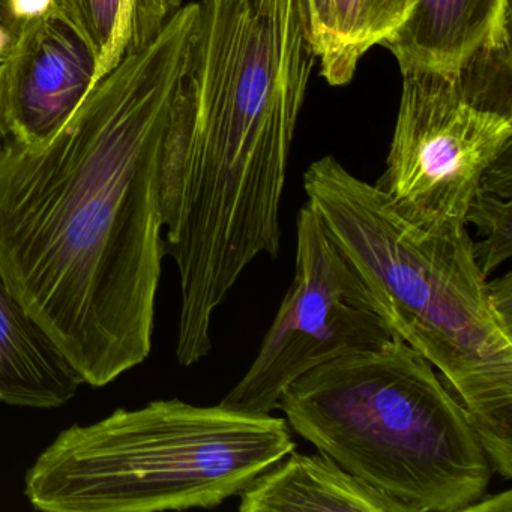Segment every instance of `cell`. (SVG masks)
I'll return each instance as SVG.
<instances>
[{
	"instance_id": "cell-1",
	"label": "cell",
	"mask_w": 512,
	"mask_h": 512,
	"mask_svg": "<svg viewBox=\"0 0 512 512\" xmlns=\"http://www.w3.org/2000/svg\"><path fill=\"white\" fill-rule=\"evenodd\" d=\"M196 22L184 5L55 136L0 148V274L92 386L151 352L164 155Z\"/></svg>"
},
{
	"instance_id": "cell-2",
	"label": "cell",
	"mask_w": 512,
	"mask_h": 512,
	"mask_svg": "<svg viewBox=\"0 0 512 512\" xmlns=\"http://www.w3.org/2000/svg\"><path fill=\"white\" fill-rule=\"evenodd\" d=\"M316 62L305 0L197 2L161 178L182 367L211 352L212 317L245 269L280 253L287 166Z\"/></svg>"
},
{
	"instance_id": "cell-3",
	"label": "cell",
	"mask_w": 512,
	"mask_h": 512,
	"mask_svg": "<svg viewBox=\"0 0 512 512\" xmlns=\"http://www.w3.org/2000/svg\"><path fill=\"white\" fill-rule=\"evenodd\" d=\"M307 202L404 343L466 407L494 473L512 476V280L488 281L467 226L425 229L334 157L304 175Z\"/></svg>"
},
{
	"instance_id": "cell-4",
	"label": "cell",
	"mask_w": 512,
	"mask_h": 512,
	"mask_svg": "<svg viewBox=\"0 0 512 512\" xmlns=\"http://www.w3.org/2000/svg\"><path fill=\"white\" fill-rule=\"evenodd\" d=\"M278 410L403 512H464L494 473L466 407L398 335L302 374Z\"/></svg>"
},
{
	"instance_id": "cell-5",
	"label": "cell",
	"mask_w": 512,
	"mask_h": 512,
	"mask_svg": "<svg viewBox=\"0 0 512 512\" xmlns=\"http://www.w3.org/2000/svg\"><path fill=\"white\" fill-rule=\"evenodd\" d=\"M295 449L281 416L158 400L62 431L25 494L49 512L212 509Z\"/></svg>"
},
{
	"instance_id": "cell-6",
	"label": "cell",
	"mask_w": 512,
	"mask_h": 512,
	"mask_svg": "<svg viewBox=\"0 0 512 512\" xmlns=\"http://www.w3.org/2000/svg\"><path fill=\"white\" fill-rule=\"evenodd\" d=\"M511 38L458 71H403L397 124L377 187L425 227L467 226L485 172L511 149Z\"/></svg>"
},
{
	"instance_id": "cell-7",
	"label": "cell",
	"mask_w": 512,
	"mask_h": 512,
	"mask_svg": "<svg viewBox=\"0 0 512 512\" xmlns=\"http://www.w3.org/2000/svg\"><path fill=\"white\" fill-rule=\"evenodd\" d=\"M395 337L310 203L296 218L295 275L247 373L221 404L271 415L302 374Z\"/></svg>"
},
{
	"instance_id": "cell-8",
	"label": "cell",
	"mask_w": 512,
	"mask_h": 512,
	"mask_svg": "<svg viewBox=\"0 0 512 512\" xmlns=\"http://www.w3.org/2000/svg\"><path fill=\"white\" fill-rule=\"evenodd\" d=\"M8 65V127L16 142L55 136L76 112L97 71L88 44L62 20L25 26Z\"/></svg>"
},
{
	"instance_id": "cell-9",
	"label": "cell",
	"mask_w": 512,
	"mask_h": 512,
	"mask_svg": "<svg viewBox=\"0 0 512 512\" xmlns=\"http://www.w3.org/2000/svg\"><path fill=\"white\" fill-rule=\"evenodd\" d=\"M509 0H410L403 22L380 46L401 73L458 71L485 47L511 38Z\"/></svg>"
},
{
	"instance_id": "cell-10",
	"label": "cell",
	"mask_w": 512,
	"mask_h": 512,
	"mask_svg": "<svg viewBox=\"0 0 512 512\" xmlns=\"http://www.w3.org/2000/svg\"><path fill=\"white\" fill-rule=\"evenodd\" d=\"M82 383L0 274V401L52 409L73 400Z\"/></svg>"
},
{
	"instance_id": "cell-11",
	"label": "cell",
	"mask_w": 512,
	"mask_h": 512,
	"mask_svg": "<svg viewBox=\"0 0 512 512\" xmlns=\"http://www.w3.org/2000/svg\"><path fill=\"white\" fill-rule=\"evenodd\" d=\"M239 499L241 512H403L320 451L290 452L257 476Z\"/></svg>"
},
{
	"instance_id": "cell-12",
	"label": "cell",
	"mask_w": 512,
	"mask_h": 512,
	"mask_svg": "<svg viewBox=\"0 0 512 512\" xmlns=\"http://www.w3.org/2000/svg\"><path fill=\"white\" fill-rule=\"evenodd\" d=\"M410 0H331L332 32L319 56L320 74L331 86L352 82L359 61L403 22Z\"/></svg>"
},
{
	"instance_id": "cell-13",
	"label": "cell",
	"mask_w": 512,
	"mask_h": 512,
	"mask_svg": "<svg viewBox=\"0 0 512 512\" xmlns=\"http://www.w3.org/2000/svg\"><path fill=\"white\" fill-rule=\"evenodd\" d=\"M511 194V151H506L485 172L466 217V224H475L479 236H484L473 250L487 278L512 256Z\"/></svg>"
},
{
	"instance_id": "cell-14",
	"label": "cell",
	"mask_w": 512,
	"mask_h": 512,
	"mask_svg": "<svg viewBox=\"0 0 512 512\" xmlns=\"http://www.w3.org/2000/svg\"><path fill=\"white\" fill-rule=\"evenodd\" d=\"M122 2L124 0H56V19L67 23L88 44L97 58V71L109 52L121 17Z\"/></svg>"
},
{
	"instance_id": "cell-15",
	"label": "cell",
	"mask_w": 512,
	"mask_h": 512,
	"mask_svg": "<svg viewBox=\"0 0 512 512\" xmlns=\"http://www.w3.org/2000/svg\"><path fill=\"white\" fill-rule=\"evenodd\" d=\"M182 7V0H133L124 55L145 49Z\"/></svg>"
},
{
	"instance_id": "cell-16",
	"label": "cell",
	"mask_w": 512,
	"mask_h": 512,
	"mask_svg": "<svg viewBox=\"0 0 512 512\" xmlns=\"http://www.w3.org/2000/svg\"><path fill=\"white\" fill-rule=\"evenodd\" d=\"M308 23H310L311 37L317 59L325 52L331 40L332 11L331 0H305Z\"/></svg>"
},
{
	"instance_id": "cell-17",
	"label": "cell",
	"mask_w": 512,
	"mask_h": 512,
	"mask_svg": "<svg viewBox=\"0 0 512 512\" xmlns=\"http://www.w3.org/2000/svg\"><path fill=\"white\" fill-rule=\"evenodd\" d=\"M11 17L25 26L56 17V0H8Z\"/></svg>"
},
{
	"instance_id": "cell-18",
	"label": "cell",
	"mask_w": 512,
	"mask_h": 512,
	"mask_svg": "<svg viewBox=\"0 0 512 512\" xmlns=\"http://www.w3.org/2000/svg\"><path fill=\"white\" fill-rule=\"evenodd\" d=\"M466 511L512 512L511 490H506L499 494H493V496H487V493L482 494L475 503L467 506Z\"/></svg>"
},
{
	"instance_id": "cell-19",
	"label": "cell",
	"mask_w": 512,
	"mask_h": 512,
	"mask_svg": "<svg viewBox=\"0 0 512 512\" xmlns=\"http://www.w3.org/2000/svg\"><path fill=\"white\" fill-rule=\"evenodd\" d=\"M8 65L0 64V148L10 139V127H8Z\"/></svg>"
},
{
	"instance_id": "cell-20",
	"label": "cell",
	"mask_w": 512,
	"mask_h": 512,
	"mask_svg": "<svg viewBox=\"0 0 512 512\" xmlns=\"http://www.w3.org/2000/svg\"><path fill=\"white\" fill-rule=\"evenodd\" d=\"M0 22L8 23V25L20 26L14 22L13 17L10 14V8H8V0H0ZM23 28V26H20Z\"/></svg>"
}]
</instances>
